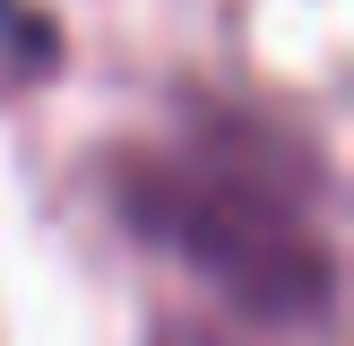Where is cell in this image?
I'll list each match as a JSON object with an SVG mask.
<instances>
[{
    "label": "cell",
    "mask_w": 354,
    "mask_h": 346,
    "mask_svg": "<svg viewBox=\"0 0 354 346\" xmlns=\"http://www.w3.org/2000/svg\"><path fill=\"white\" fill-rule=\"evenodd\" d=\"M311 199H320V165L303 156V138L234 113H207L182 156L121 173L130 225L190 260L225 303H242L251 320L320 329L337 303V260L311 225Z\"/></svg>",
    "instance_id": "6da1fadb"
},
{
    "label": "cell",
    "mask_w": 354,
    "mask_h": 346,
    "mask_svg": "<svg viewBox=\"0 0 354 346\" xmlns=\"http://www.w3.org/2000/svg\"><path fill=\"white\" fill-rule=\"evenodd\" d=\"M52 17H35L26 0H0V78H35V69H52Z\"/></svg>",
    "instance_id": "7a4b0ae2"
},
{
    "label": "cell",
    "mask_w": 354,
    "mask_h": 346,
    "mask_svg": "<svg viewBox=\"0 0 354 346\" xmlns=\"http://www.w3.org/2000/svg\"><path fill=\"white\" fill-rule=\"evenodd\" d=\"M156 346H234V338L207 329V320H165V329H156Z\"/></svg>",
    "instance_id": "3957f363"
}]
</instances>
